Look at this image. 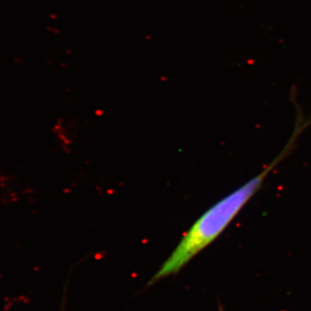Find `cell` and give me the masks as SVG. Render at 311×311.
<instances>
[{
  "label": "cell",
  "instance_id": "7a4b0ae2",
  "mask_svg": "<svg viewBox=\"0 0 311 311\" xmlns=\"http://www.w3.org/2000/svg\"><path fill=\"white\" fill-rule=\"evenodd\" d=\"M219 311H224V310H223L222 307H220V308H219Z\"/></svg>",
  "mask_w": 311,
  "mask_h": 311
},
{
  "label": "cell",
  "instance_id": "6da1fadb",
  "mask_svg": "<svg viewBox=\"0 0 311 311\" xmlns=\"http://www.w3.org/2000/svg\"><path fill=\"white\" fill-rule=\"evenodd\" d=\"M306 128L302 122L296 121L291 138L266 168L203 213L184 233L171 254L151 276L148 282L149 285H153L166 277L177 274L197 254L217 239L261 188L267 176L290 154L300 133Z\"/></svg>",
  "mask_w": 311,
  "mask_h": 311
}]
</instances>
